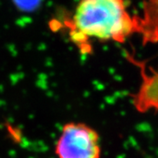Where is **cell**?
<instances>
[{"label": "cell", "instance_id": "6da1fadb", "mask_svg": "<svg viewBox=\"0 0 158 158\" xmlns=\"http://www.w3.org/2000/svg\"><path fill=\"white\" fill-rule=\"evenodd\" d=\"M50 23L52 28L63 29L81 52H88L92 41L123 42L138 28L125 0H78Z\"/></svg>", "mask_w": 158, "mask_h": 158}, {"label": "cell", "instance_id": "7a4b0ae2", "mask_svg": "<svg viewBox=\"0 0 158 158\" xmlns=\"http://www.w3.org/2000/svg\"><path fill=\"white\" fill-rule=\"evenodd\" d=\"M57 158H100V139L96 130L80 122L62 127L55 147Z\"/></svg>", "mask_w": 158, "mask_h": 158}]
</instances>
